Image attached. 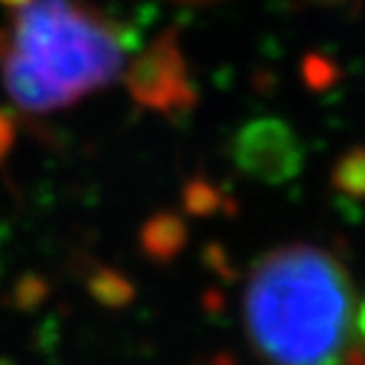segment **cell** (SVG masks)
I'll return each mask as SVG.
<instances>
[{
  "instance_id": "6da1fadb",
  "label": "cell",
  "mask_w": 365,
  "mask_h": 365,
  "mask_svg": "<svg viewBox=\"0 0 365 365\" xmlns=\"http://www.w3.org/2000/svg\"><path fill=\"white\" fill-rule=\"evenodd\" d=\"M246 335L267 365H363V309L325 249L282 246L251 269Z\"/></svg>"
},
{
  "instance_id": "7a4b0ae2",
  "label": "cell",
  "mask_w": 365,
  "mask_h": 365,
  "mask_svg": "<svg viewBox=\"0 0 365 365\" xmlns=\"http://www.w3.org/2000/svg\"><path fill=\"white\" fill-rule=\"evenodd\" d=\"M120 26L79 0H29L21 6L3 79L26 112H53L102 89L125 63Z\"/></svg>"
},
{
  "instance_id": "3957f363",
  "label": "cell",
  "mask_w": 365,
  "mask_h": 365,
  "mask_svg": "<svg viewBox=\"0 0 365 365\" xmlns=\"http://www.w3.org/2000/svg\"><path fill=\"white\" fill-rule=\"evenodd\" d=\"M125 79L135 102L158 112H182L198 102L175 31L158 36L148 51L127 68Z\"/></svg>"
},
{
  "instance_id": "277c9868",
  "label": "cell",
  "mask_w": 365,
  "mask_h": 365,
  "mask_svg": "<svg viewBox=\"0 0 365 365\" xmlns=\"http://www.w3.org/2000/svg\"><path fill=\"white\" fill-rule=\"evenodd\" d=\"M234 160L244 173L264 182H287L299 175L304 165V150L284 120L264 117L254 120L236 135Z\"/></svg>"
},
{
  "instance_id": "5b68a950",
  "label": "cell",
  "mask_w": 365,
  "mask_h": 365,
  "mask_svg": "<svg viewBox=\"0 0 365 365\" xmlns=\"http://www.w3.org/2000/svg\"><path fill=\"white\" fill-rule=\"evenodd\" d=\"M188 231L185 223L173 213H160V216L150 218L143 228V251L155 262H168L185 246Z\"/></svg>"
},
{
  "instance_id": "8992f818",
  "label": "cell",
  "mask_w": 365,
  "mask_h": 365,
  "mask_svg": "<svg viewBox=\"0 0 365 365\" xmlns=\"http://www.w3.org/2000/svg\"><path fill=\"white\" fill-rule=\"evenodd\" d=\"M89 292L104 307H127L135 297V287L112 269H97L89 279Z\"/></svg>"
},
{
  "instance_id": "52a82bcc",
  "label": "cell",
  "mask_w": 365,
  "mask_h": 365,
  "mask_svg": "<svg viewBox=\"0 0 365 365\" xmlns=\"http://www.w3.org/2000/svg\"><path fill=\"white\" fill-rule=\"evenodd\" d=\"M332 182L340 193L350 195L353 200L363 198L365 188V155L360 148L350 150L345 158L337 163L335 173H332Z\"/></svg>"
},
{
  "instance_id": "ba28073f",
  "label": "cell",
  "mask_w": 365,
  "mask_h": 365,
  "mask_svg": "<svg viewBox=\"0 0 365 365\" xmlns=\"http://www.w3.org/2000/svg\"><path fill=\"white\" fill-rule=\"evenodd\" d=\"M182 203H185V211L193 213V216H211V213L223 208V193L213 182L198 178V180H190L185 185Z\"/></svg>"
},
{
  "instance_id": "9c48e42d",
  "label": "cell",
  "mask_w": 365,
  "mask_h": 365,
  "mask_svg": "<svg viewBox=\"0 0 365 365\" xmlns=\"http://www.w3.org/2000/svg\"><path fill=\"white\" fill-rule=\"evenodd\" d=\"M302 76L307 81L309 89H327L330 84H335L340 71L337 66L325 56H317V53H309L302 63Z\"/></svg>"
},
{
  "instance_id": "30bf717a",
  "label": "cell",
  "mask_w": 365,
  "mask_h": 365,
  "mask_svg": "<svg viewBox=\"0 0 365 365\" xmlns=\"http://www.w3.org/2000/svg\"><path fill=\"white\" fill-rule=\"evenodd\" d=\"M46 292H48V287H46V282L41 279V277H36V274L23 277V279L18 282V287H16V302H18V307H23V309L36 307V304L43 302Z\"/></svg>"
},
{
  "instance_id": "8fae6325",
  "label": "cell",
  "mask_w": 365,
  "mask_h": 365,
  "mask_svg": "<svg viewBox=\"0 0 365 365\" xmlns=\"http://www.w3.org/2000/svg\"><path fill=\"white\" fill-rule=\"evenodd\" d=\"M13 137H16V130H13V122L8 120V114L0 112V160L6 158V153L11 150Z\"/></svg>"
},
{
  "instance_id": "7c38bea8",
  "label": "cell",
  "mask_w": 365,
  "mask_h": 365,
  "mask_svg": "<svg viewBox=\"0 0 365 365\" xmlns=\"http://www.w3.org/2000/svg\"><path fill=\"white\" fill-rule=\"evenodd\" d=\"M312 3L325 6V8H342V6H348V3H353V0H312Z\"/></svg>"
},
{
  "instance_id": "4fadbf2b",
  "label": "cell",
  "mask_w": 365,
  "mask_h": 365,
  "mask_svg": "<svg viewBox=\"0 0 365 365\" xmlns=\"http://www.w3.org/2000/svg\"><path fill=\"white\" fill-rule=\"evenodd\" d=\"M175 3H185V6H205V3H216V0H175Z\"/></svg>"
},
{
  "instance_id": "5bb4252c",
  "label": "cell",
  "mask_w": 365,
  "mask_h": 365,
  "mask_svg": "<svg viewBox=\"0 0 365 365\" xmlns=\"http://www.w3.org/2000/svg\"><path fill=\"white\" fill-rule=\"evenodd\" d=\"M6 51H8V36L0 34V56H6Z\"/></svg>"
},
{
  "instance_id": "9a60e30c",
  "label": "cell",
  "mask_w": 365,
  "mask_h": 365,
  "mask_svg": "<svg viewBox=\"0 0 365 365\" xmlns=\"http://www.w3.org/2000/svg\"><path fill=\"white\" fill-rule=\"evenodd\" d=\"M0 3H6V6H16V8H21V6H26L29 0H0Z\"/></svg>"
}]
</instances>
